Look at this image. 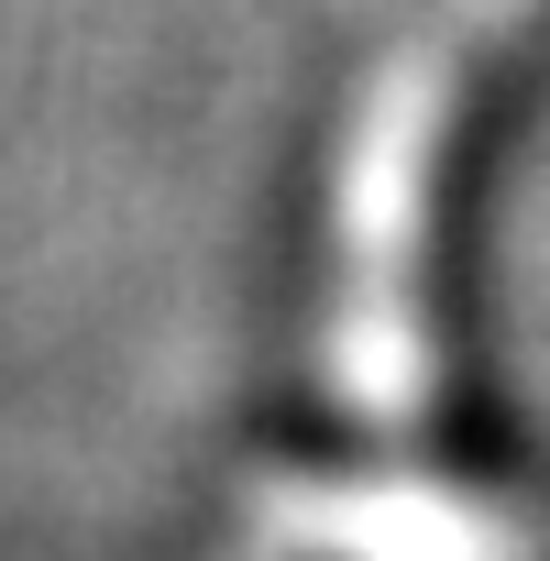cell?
<instances>
[{"label":"cell","instance_id":"1","mask_svg":"<svg viewBox=\"0 0 550 561\" xmlns=\"http://www.w3.org/2000/svg\"><path fill=\"white\" fill-rule=\"evenodd\" d=\"M539 0H429L386 45L342 165H331V386L375 419L408 430L429 408V209H440V154L462 133L473 78Z\"/></svg>","mask_w":550,"mask_h":561},{"label":"cell","instance_id":"2","mask_svg":"<svg viewBox=\"0 0 550 561\" xmlns=\"http://www.w3.org/2000/svg\"><path fill=\"white\" fill-rule=\"evenodd\" d=\"M242 561H528V539L484 495L386 473V484H275L253 506Z\"/></svg>","mask_w":550,"mask_h":561}]
</instances>
